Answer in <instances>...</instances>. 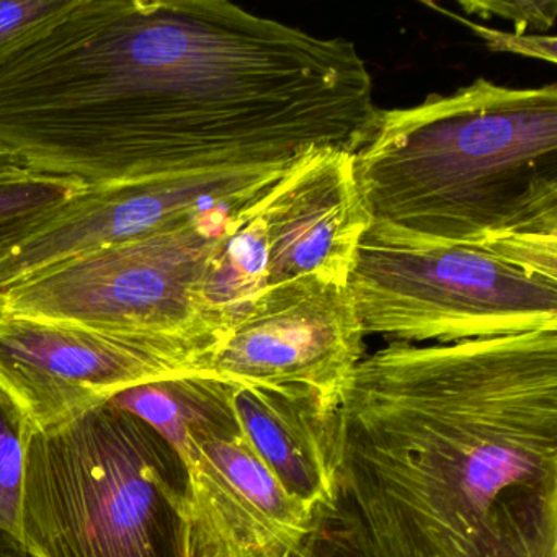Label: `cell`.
Instances as JSON below:
<instances>
[{"instance_id": "6da1fadb", "label": "cell", "mask_w": 557, "mask_h": 557, "mask_svg": "<svg viewBox=\"0 0 557 557\" xmlns=\"http://www.w3.org/2000/svg\"><path fill=\"white\" fill-rule=\"evenodd\" d=\"M351 41L226 0H76L0 64V145L89 187L357 152L380 115Z\"/></svg>"}, {"instance_id": "7a4b0ae2", "label": "cell", "mask_w": 557, "mask_h": 557, "mask_svg": "<svg viewBox=\"0 0 557 557\" xmlns=\"http://www.w3.org/2000/svg\"><path fill=\"white\" fill-rule=\"evenodd\" d=\"M338 492L373 557H557V329L364 357Z\"/></svg>"}, {"instance_id": "3957f363", "label": "cell", "mask_w": 557, "mask_h": 557, "mask_svg": "<svg viewBox=\"0 0 557 557\" xmlns=\"http://www.w3.org/2000/svg\"><path fill=\"white\" fill-rule=\"evenodd\" d=\"M371 223L425 243L481 247L557 273V86L479 77L380 110L355 152Z\"/></svg>"}, {"instance_id": "277c9868", "label": "cell", "mask_w": 557, "mask_h": 557, "mask_svg": "<svg viewBox=\"0 0 557 557\" xmlns=\"http://www.w3.org/2000/svg\"><path fill=\"white\" fill-rule=\"evenodd\" d=\"M187 504L177 451L110 403L35 432L28 446L30 557H188Z\"/></svg>"}, {"instance_id": "5b68a950", "label": "cell", "mask_w": 557, "mask_h": 557, "mask_svg": "<svg viewBox=\"0 0 557 557\" xmlns=\"http://www.w3.org/2000/svg\"><path fill=\"white\" fill-rule=\"evenodd\" d=\"M347 286L364 335L391 342L446 345L557 329V273L376 223L358 244Z\"/></svg>"}, {"instance_id": "8992f818", "label": "cell", "mask_w": 557, "mask_h": 557, "mask_svg": "<svg viewBox=\"0 0 557 557\" xmlns=\"http://www.w3.org/2000/svg\"><path fill=\"white\" fill-rule=\"evenodd\" d=\"M240 208L57 263L0 292V311L178 338L214 351L227 329L208 305L205 285L218 243Z\"/></svg>"}, {"instance_id": "52a82bcc", "label": "cell", "mask_w": 557, "mask_h": 557, "mask_svg": "<svg viewBox=\"0 0 557 557\" xmlns=\"http://www.w3.org/2000/svg\"><path fill=\"white\" fill-rule=\"evenodd\" d=\"M370 224L354 152H308L234 218L208 270V305L230 334L244 309L267 289L312 275L347 285Z\"/></svg>"}, {"instance_id": "ba28073f", "label": "cell", "mask_w": 557, "mask_h": 557, "mask_svg": "<svg viewBox=\"0 0 557 557\" xmlns=\"http://www.w3.org/2000/svg\"><path fill=\"white\" fill-rule=\"evenodd\" d=\"M213 350L0 311V391L37 432L79 419L129 387L201 373Z\"/></svg>"}, {"instance_id": "9c48e42d", "label": "cell", "mask_w": 557, "mask_h": 557, "mask_svg": "<svg viewBox=\"0 0 557 557\" xmlns=\"http://www.w3.org/2000/svg\"><path fill=\"white\" fill-rule=\"evenodd\" d=\"M172 448L188 475V557H289L322 508L293 498L247 440L220 380Z\"/></svg>"}, {"instance_id": "30bf717a", "label": "cell", "mask_w": 557, "mask_h": 557, "mask_svg": "<svg viewBox=\"0 0 557 557\" xmlns=\"http://www.w3.org/2000/svg\"><path fill=\"white\" fill-rule=\"evenodd\" d=\"M364 337L347 285L301 276L257 296L201 373L234 386L302 387L337 409Z\"/></svg>"}, {"instance_id": "8fae6325", "label": "cell", "mask_w": 557, "mask_h": 557, "mask_svg": "<svg viewBox=\"0 0 557 557\" xmlns=\"http://www.w3.org/2000/svg\"><path fill=\"white\" fill-rule=\"evenodd\" d=\"M288 165L195 172L90 187L11 259L0 263V292L83 253L149 236L214 211L244 207Z\"/></svg>"}, {"instance_id": "7c38bea8", "label": "cell", "mask_w": 557, "mask_h": 557, "mask_svg": "<svg viewBox=\"0 0 557 557\" xmlns=\"http://www.w3.org/2000/svg\"><path fill=\"white\" fill-rule=\"evenodd\" d=\"M231 386L237 420L278 484L309 507H335L337 409L302 387Z\"/></svg>"}, {"instance_id": "4fadbf2b", "label": "cell", "mask_w": 557, "mask_h": 557, "mask_svg": "<svg viewBox=\"0 0 557 557\" xmlns=\"http://www.w3.org/2000/svg\"><path fill=\"white\" fill-rule=\"evenodd\" d=\"M79 178L25 171L0 175V263L89 190Z\"/></svg>"}, {"instance_id": "5bb4252c", "label": "cell", "mask_w": 557, "mask_h": 557, "mask_svg": "<svg viewBox=\"0 0 557 557\" xmlns=\"http://www.w3.org/2000/svg\"><path fill=\"white\" fill-rule=\"evenodd\" d=\"M35 426L0 391V557H30L24 536L25 468Z\"/></svg>"}, {"instance_id": "9a60e30c", "label": "cell", "mask_w": 557, "mask_h": 557, "mask_svg": "<svg viewBox=\"0 0 557 557\" xmlns=\"http://www.w3.org/2000/svg\"><path fill=\"white\" fill-rule=\"evenodd\" d=\"M76 0H0V64L47 34Z\"/></svg>"}, {"instance_id": "2e32d148", "label": "cell", "mask_w": 557, "mask_h": 557, "mask_svg": "<svg viewBox=\"0 0 557 557\" xmlns=\"http://www.w3.org/2000/svg\"><path fill=\"white\" fill-rule=\"evenodd\" d=\"M289 557H373L360 521L338 497L335 507L322 508L314 530Z\"/></svg>"}, {"instance_id": "e0dca14e", "label": "cell", "mask_w": 557, "mask_h": 557, "mask_svg": "<svg viewBox=\"0 0 557 557\" xmlns=\"http://www.w3.org/2000/svg\"><path fill=\"white\" fill-rule=\"evenodd\" d=\"M462 11L482 18H505L517 27V34H523L527 28L544 32L554 27L557 18V4L554 0L544 2H459Z\"/></svg>"}, {"instance_id": "ac0fdd59", "label": "cell", "mask_w": 557, "mask_h": 557, "mask_svg": "<svg viewBox=\"0 0 557 557\" xmlns=\"http://www.w3.org/2000/svg\"><path fill=\"white\" fill-rule=\"evenodd\" d=\"M429 8L438 12H445L451 18L468 25L478 37L482 38L488 50L492 51H510L515 54H524V57L536 58L541 61H549L556 64V38L554 37H534V35L524 34H505V32H495L491 28L479 27L474 22L466 21L458 15L449 14L445 9L435 4H426Z\"/></svg>"}, {"instance_id": "d6986e66", "label": "cell", "mask_w": 557, "mask_h": 557, "mask_svg": "<svg viewBox=\"0 0 557 557\" xmlns=\"http://www.w3.org/2000/svg\"><path fill=\"white\" fill-rule=\"evenodd\" d=\"M24 162L9 151L5 146L0 145V175L12 174V172L25 171Z\"/></svg>"}]
</instances>
